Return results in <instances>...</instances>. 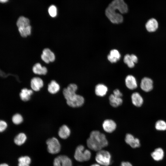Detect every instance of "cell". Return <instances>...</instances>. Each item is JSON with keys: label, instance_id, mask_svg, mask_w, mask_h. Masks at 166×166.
I'll return each instance as SVG.
<instances>
[{"label": "cell", "instance_id": "obj_1", "mask_svg": "<svg viewBox=\"0 0 166 166\" xmlns=\"http://www.w3.org/2000/svg\"><path fill=\"white\" fill-rule=\"evenodd\" d=\"M128 11V7L124 0H113L108 5L105 10V14L113 23L119 24L123 21L122 16Z\"/></svg>", "mask_w": 166, "mask_h": 166}, {"label": "cell", "instance_id": "obj_2", "mask_svg": "<svg viewBox=\"0 0 166 166\" xmlns=\"http://www.w3.org/2000/svg\"><path fill=\"white\" fill-rule=\"evenodd\" d=\"M77 89V85L73 83L69 84L63 91V96L67 104L73 108L80 107L84 104V98L82 96L76 93Z\"/></svg>", "mask_w": 166, "mask_h": 166}, {"label": "cell", "instance_id": "obj_3", "mask_svg": "<svg viewBox=\"0 0 166 166\" xmlns=\"http://www.w3.org/2000/svg\"><path fill=\"white\" fill-rule=\"evenodd\" d=\"M86 142L89 149L96 151L102 149L108 144L105 135L97 130H93L90 132Z\"/></svg>", "mask_w": 166, "mask_h": 166}, {"label": "cell", "instance_id": "obj_4", "mask_svg": "<svg viewBox=\"0 0 166 166\" xmlns=\"http://www.w3.org/2000/svg\"><path fill=\"white\" fill-rule=\"evenodd\" d=\"M84 146L79 145L75 150L74 158L77 161L82 162L89 160L91 156V152L88 149L85 150Z\"/></svg>", "mask_w": 166, "mask_h": 166}, {"label": "cell", "instance_id": "obj_5", "mask_svg": "<svg viewBox=\"0 0 166 166\" xmlns=\"http://www.w3.org/2000/svg\"><path fill=\"white\" fill-rule=\"evenodd\" d=\"M95 158L98 164L104 166H108L111 161L110 153L108 151L104 150L97 151Z\"/></svg>", "mask_w": 166, "mask_h": 166}, {"label": "cell", "instance_id": "obj_6", "mask_svg": "<svg viewBox=\"0 0 166 166\" xmlns=\"http://www.w3.org/2000/svg\"><path fill=\"white\" fill-rule=\"evenodd\" d=\"M47 150L52 154H56L60 151L61 145L58 139L53 137L48 139L46 141Z\"/></svg>", "mask_w": 166, "mask_h": 166}, {"label": "cell", "instance_id": "obj_7", "mask_svg": "<svg viewBox=\"0 0 166 166\" xmlns=\"http://www.w3.org/2000/svg\"><path fill=\"white\" fill-rule=\"evenodd\" d=\"M53 166H72V163L71 160L67 156L61 155L54 159Z\"/></svg>", "mask_w": 166, "mask_h": 166}, {"label": "cell", "instance_id": "obj_8", "mask_svg": "<svg viewBox=\"0 0 166 166\" xmlns=\"http://www.w3.org/2000/svg\"><path fill=\"white\" fill-rule=\"evenodd\" d=\"M41 57L42 59L46 63L53 61L55 58L54 53L48 48H45L43 49Z\"/></svg>", "mask_w": 166, "mask_h": 166}, {"label": "cell", "instance_id": "obj_9", "mask_svg": "<svg viewBox=\"0 0 166 166\" xmlns=\"http://www.w3.org/2000/svg\"><path fill=\"white\" fill-rule=\"evenodd\" d=\"M125 141L127 144L133 148H138L140 146L139 139L135 138L132 135L129 133L126 135Z\"/></svg>", "mask_w": 166, "mask_h": 166}, {"label": "cell", "instance_id": "obj_10", "mask_svg": "<svg viewBox=\"0 0 166 166\" xmlns=\"http://www.w3.org/2000/svg\"><path fill=\"white\" fill-rule=\"evenodd\" d=\"M43 85L44 83L42 80L39 77H34L31 80L30 86L32 89L34 91H39Z\"/></svg>", "mask_w": 166, "mask_h": 166}, {"label": "cell", "instance_id": "obj_11", "mask_svg": "<svg viewBox=\"0 0 166 166\" xmlns=\"http://www.w3.org/2000/svg\"><path fill=\"white\" fill-rule=\"evenodd\" d=\"M117 125L114 121L111 119L105 120L102 124L104 130L107 132L111 133L116 129Z\"/></svg>", "mask_w": 166, "mask_h": 166}, {"label": "cell", "instance_id": "obj_12", "mask_svg": "<svg viewBox=\"0 0 166 166\" xmlns=\"http://www.w3.org/2000/svg\"><path fill=\"white\" fill-rule=\"evenodd\" d=\"M140 87L144 91L148 92L151 90L153 88V81L148 77H144L142 80L140 84Z\"/></svg>", "mask_w": 166, "mask_h": 166}, {"label": "cell", "instance_id": "obj_13", "mask_svg": "<svg viewBox=\"0 0 166 166\" xmlns=\"http://www.w3.org/2000/svg\"><path fill=\"white\" fill-rule=\"evenodd\" d=\"M125 84L127 87L131 90L136 89L137 86L136 78L132 75H128L126 77Z\"/></svg>", "mask_w": 166, "mask_h": 166}, {"label": "cell", "instance_id": "obj_14", "mask_svg": "<svg viewBox=\"0 0 166 166\" xmlns=\"http://www.w3.org/2000/svg\"><path fill=\"white\" fill-rule=\"evenodd\" d=\"M71 131L69 128L66 125H62L59 128L58 135L62 139H66L70 136Z\"/></svg>", "mask_w": 166, "mask_h": 166}, {"label": "cell", "instance_id": "obj_15", "mask_svg": "<svg viewBox=\"0 0 166 166\" xmlns=\"http://www.w3.org/2000/svg\"><path fill=\"white\" fill-rule=\"evenodd\" d=\"M33 93V92L32 89L24 88L21 89L19 93V96L22 100L26 101L30 99L31 96Z\"/></svg>", "mask_w": 166, "mask_h": 166}, {"label": "cell", "instance_id": "obj_16", "mask_svg": "<svg viewBox=\"0 0 166 166\" xmlns=\"http://www.w3.org/2000/svg\"><path fill=\"white\" fill-rule=\"evenodd\" d=\"M158 23L157 20L154 18L148 20L145 25L146 28L149 32L155 31L158 27Z\"/></svg>", "mask_w": 166, "mask_h": 166}, {"label": "cell", "instance_id": "obj_17", "mask_svg": "<svg viewBox=\"0 0 166 166\" xmlns=\"http://www.w3.org/2000/svg\"><path fill=\"white\" fill-rule=\"evenodd\" d=\"M109 103L110 105L114 107H117L121 105L123 100L121 97L114 95L111 94L109 97Z\"/></svg>", "mask_w": 166, "mask_h": 166}, {"label": "cell", "instance_id": "obj_18", "mask_svg": "<svg viewBox=\"0 0 166 166\" xmlns=\"http://www.w3.org/2000/svg\"><path fill=\"white\" fill-rule=\"evenodd\" d=\"M108 90V88L106 85L103 84H99L95 86V92L97 96L103 97L106 94Z\"/></svg>", "mask_w": 166, "mask_h": 166}, {"label": "cell", "instance_id": "obj_19", "mask_svg": "<svg viewBox=\"0 0 166 166\" xmlns=\"http://www.w3.org/2000/svg\"><path fill=\"white\" fill-rule=\"evenodd\" d=\"M131 100L133 105L136 107L141 106L143 102L142 97L138 92H135L132 94Z\"/></svg>", "mask_w": 166, "mask_h": 166}, {"label": "cell", "instance_id": "obj_20", "mask_svg": "<svg viewBox=\"0 0 166 166\" xmlns=\"http://www.w3.org/2000/svg\"><path fill=\"white\" fill-rule=\"evenodd\" d=\"M32 70L34 73L40 75H45L47 72L46 67L42 66L39 63L35 64L32 68Z\"/></svg>", "mask_w": 166, "mask_h": 166}, {"label": "cell", "instance_id": "obj_21", "mask_svg": "<svg viewBox=\"0 0 166 166\" xmlns=\"http://www.w3.org/2000/svg\"><path fill=\"white\" fill-rule=\"evenodd\" d=\"M121 57V55L117 49L111 50L107 56L108 59L111 63H115L118 61Z\"/></svg>", "mask_w": 166, "mask_h": 166}, {"label": "cell", "instance_id": "obj_22", "mask_svg": "<svg viewBox=\"0 0 166 166\" xmlns=\"http://www.w3.org/2000/svg\"><path fill=\"white\" fill-rule=\"evenodd\" d=\"M60 89V85L55 80L51 81L48 85V91L51 94H55L57 93Z\"/></svg>", "mask_w": 166, "mask_h": 166}, {"label": "cell", "instance_id": "obj_23", "mask_svg": "<svg viewBox=\"0 0 166 166\" xmlns=\"http://www.w3.org/2000/svg\"><path fill=\"white\" fill-rule=\"evenodd\" d=\"M151 155L154 160L159 161L163 159L164 156V152L161 148H156L151 153Z\"/></svg>", "mask_w": 166, "mask_h": 166}, {"label": "cell", "instance_id": "obj_24", "mask_svg": "<svg viewBox=\"0 0 166 166\" xmlns=\"http://www.w3.org/2000/svg\"><path fill=\"white\" fill-rule=\"evenodd\" d=\"M26 139V135L24 133L21 132L15 136L14 139V142L16 145L20 146L25 143Z\"/></svg>", "mask_w": 166, "mask_h": 166}, {"label": "cell", "instance_id": "obj_25", "mask_svg": "<svg viewBox=\"0 0 166 166\" xmlns=\"http://www.w3.org/2000/svg\"><path fill=\"white\" fill-rule=\"evenodd\" d=\"M16 25L18 28L26 27L30 25V21L28 18L22 16L18 19Z\"/></svg>", "mask_w": 166, "mask_h": 166}, {"label": "cell", "instance_id": "obj_26", "mask_svg": "<svg viewBox=\"0 0 166 166\" xmlns=\"http://www.w3.org/2000/svg\"><path fill=\"white\" fill-rule=\"evenodd\" d=\"M18 28L20 34L23 37H26L31 34V27L30 25L26 27Z\"/></svg>", "mask_w": 166, "mask_h": 166}, {"label": "cell", "instance_id": "obj_27", "mask_svg": "<svg viewBox=\"0 0 166 166\" xmlns=\"http://www.w3.org/2000/svg\"><path fill=\"white\" fill-rule=\"evenodd\" d=\"M12 120L14 124L18 125L22 122L23 119L21 114L18 113L13 115L12 118Z\"/></svg>", "mask_w": 166, "mask_h": 166}, {"label": "cell", "instance_id": "obj_28", "mask_svg": "<svg viewBox=\"0 0 166 166\" xmlns=\"http://www.w3.org/2000/svg\"><path fill=\"white\" fill-rule=\"evenodd\" d=\"M155 127L157 130H166V123L163 120H158L156 122Z\"/></svg>", "mask_w": 166, "mask_h": 166}, {"label": "cell", "instance_id": "obj_29", "mask_svg": "<svg viewBox=\"0 0 166 166\" xmlns=\"http://www.w3.org/2000/svg\"><path fill=\"white\" fill-rule=\"evenodd\" d=\"M124 61L130 68H133L134 66V63L132 60L130 55L129 54H127L124 56Z\"/></svg>", "mask_w": 166, "mask_h": 166}, {"label": "cell", "instance_id": "obj_30", "mask_svg": "<svg viewBox=\"0 0 166 166\" xmlns=\"http://www.w3.org/2000/svg\"><path fill=\"white\" fill-rule=\"evenodd\" d=\"M49 13L51 17H54L57 15V9L56 7L54 5L51 6L48 9Z\"/></svg>", "mask_w": 166, "mask_h": 166}, {"label": "cell", "instance_id": "obj_31", "mask_svg": "<svg viewBox=\"0 0 166 166\" xmlns=\"http://www.w3.org/2000/svg\"><path fill=\"white\" fill-rule=\"evenodd\" d=\"M18 162H22L30 164L31 162L30 158L28 156H22L18 158Z\"/></svg>", "mask_w": 166, "mask_h": 166}, {"label": "cell", "instance_id": "obj_32", "mask_svg": "<svg viewBox=\"0 0 166 166\" xmlns=\"http://www.w3.org/2000/svg\"><path fill=\"white\" fill-rule=\"evenodd\" d=\"M7 127V124L5 121L0 120V132L4 131Z\"/></svg>", "mask_w": 166, "mask_h": 166}, {"label": "cell", "instance_id": "obj_33", "mask_svg": "<svg viewBox=\"0 0 166 166\" xmlns=\"http://www.w3.org/2000/svg\"><path fill=\"white\" fill-rule=\"evenodd\" d=\"M113 94L118 97H121L122 96V94L120 91L118 89H116L113 91Z\"/></svg>", "mask_w": 166, "mask_h": 166}, {"label": "cell", "instance_id": "obj_34", "mask_svg": "<svg viewBox=\"0 0 166 166\" xmlns=\"http://www.w3.org/2000/svg\"><path fill=\"white\" fill-rule=\"evenodd\" d=\"M120 166H132V164L127 161L122 162Z\"/></svg>", "mask_w": 166, "mask_h": 166}, {"label": "cell", "instance_id": "obj_35", "mask_svg": "<svg viewBox=\"0 0 166 166\" xmlns=\"http://www.w3.org/2000/svg\"><path fill=\"white\" fill-rule=\"evenodd\" d=\"M131 58L133 62L135 63H136L138 61L137 57L135 55L132 54L130 55Z\"/></svg>", "mask_w": 166, "mask_h": 166}, {"label": "cell", "instance_id": "obj_36", "mask_svg": "<svg viewBox=\"0 0 166 166\" xmlns=\"http://www.w3.org/2000/svg\"><path fill=\"white\" fill-rule=\"evenodd\" d=\"M18 166H30V164L22 162H18Z\"/></svg>", "mask_w": 166, "mask_h": 166}, {"label": "cell", "instance_id": "obj_37", "mask_svg": "<svg viewBox=\"0 0 166 166\" xmlns=\"http://www.w3.org/2000/svg\"><path fill=\"white\" fill-rule=\"evenodd\" d=\"M0 166H9V165L6 163H3L0 164Z\"/></svg>", "mask_w": 166, "mask_h": 166}, {"label": "cell", "instance_id": "obj_38", "mask_svg": "<svg viewBox=\"0 0 166 166\" xmlns=\"http://www.w3.org/2000/svg\"><path fill=\"white\" fill-rule=\"evenodd\" d=\"M9 0H0V2L2 3H5L7 2Z\"/></svg>", "mask_w": 166, "mask_h": 166}, {"label": "cell", "instance_id": "obj_39", "mask_svg": "<svg viewBox=\"0 0 166 166\" xmlns=\"http://www.w3.org/2000/svg\"><path fill=\"white\" fill-rule=\"evenodd\" d=\"M90 166H101V165L98 164H92Z\"/></svg>", "mask_w": 166, "mask_h": 166}]
</instances>
